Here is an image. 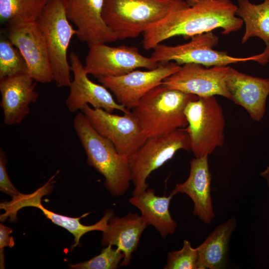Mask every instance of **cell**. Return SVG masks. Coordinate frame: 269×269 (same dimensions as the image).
I'll use <instances>...</instances> for the list:
<instances>
[{
  "mask_svg": "<svg viewBox=\"0 0 269 269\" xmlns=\"http://www.w3.org/2000/svg\"><path fill=\"white\" fill-rule=\"evenodd\" d=\"M238 6L230 0H199L193 6L175 10L143 33L145 50L176 36L185 38L220 28L228 34L239 30L244 22L236 16Z\"/></svg>",
  "mask_w": 269,
  "mask_h": 269,
  "instance_id": "obj_1",
  "label": "cell"
},
{
  "mask_svg": "<svg viewBox=\"0 0 269 269\" xmlns=\"http://www.w3.org/2000/svg\"><path fill=\"white\" fill-rule=\"evenodd\" d=\"M73 124L89 165L104 177V185L113 196L124 195L131 181L129 157L120 153L110 140L94 128L82 112L75 116Z\"/></svg>",
  "mask_w": 269,
  "mask_h": 269,
  "instance_id": "obj_2",
  "label": "cell"
},
{
  "mask_svg": "<svg viewBox=\"0 0 269 269\" xmlns=\"http://www.w3.org/2000/svg\"><path fill=\"white\" fill-rule=\"evenodd\" d=\"M189 6L183 0H104L103 18L117 38H134L171 12Z\"/></svg>",
  "mask_w": 269,
  "mask_h": 269,
  "instance_id": "obj_3",
  "label": "cell"
},
{
  "mask_svg": "<svg viewBox=\"0 0 269 269\" xmlns=\"http://www.w3.org/2000/svg\"><path fill=\"white\" fill-rule=\"evenodd\" d=\"M198 97L161 84L142 97L133 112L147 137L161 135L187 126L185 109Z\"/></svg>",
  "mask_w": 269,
  "mask_h": 269,
  "instance_id": "obj_4",
  "label": "cell"
},
{
  "mask_svg": "<svg viewBox=\"0 0 269 269\" xmlns=\"http://www.w3.org/2000/svg\"><path fill=\"white\" fill-rule=\"evenodd\" d=\"M44 39L53 72L58 87H69L71 67L67 50L77 31L68 19L63 0H50L36 21Z\"/></svg>",
  "mask_w": 269,
  "mask_h": 269,
  "instance_id": "obj_5",
  "label": "cell"
},
{
  "mask_svg": "<svg viewBox=\"0 0 269 269\" xmlns=\"http://www.w3.org/2000/svg\"><path fill=\"white\" fill-rule=\"evenodd\" d=\"M184 112L188 125L182 129L189 136L195 157L208 156L216 148L224 146L225 118L215 96L190 101Z\"/></svg>",
  "mask_w": 269,
  "mask_h": 269,
  "instance_id": "obj_6",
  "label": "cell"
},
{
  "mask_svg": "<svg viewBox=\"0 0 269 269\" xmlns=\"http://www.w3.org/2000/svg\"><path fill=\"white\" fill-rule=\"evenodd\" d=\"M180 149L191 151L188 134L182 129L167 134L148 137L129 157V164L134 189L133 196L147 190L146 179L150 174L171 159Z\"/></svg>",
  "mask_w": 269,
  "mask_h": 269,
  "instance_id": "obj_7",
  "label": "cell"
},
{
  "mask_svg": "<svg viewBox=\"0 0 269 269\" xmlns=\"http://www.w3.org/2000/svg\"><path fill=\"white\" fill-rule=\"evenodd\" d=\"M218 42V37L212 31L205 32L192 36L189 42L183 44L168 46L160 43L153 49L150 57L158 63L172 61L181 65L193 63L206 67L226 66L251 60L258 62L259 59V54L238 58L213 49Z\"/></svg>",
  "mask_w": 269,
  "mask_h": 269,
  "instance_id": "obj_8",
  "label": "cell"
},
{
  "mask_svg": "<svg viewBox=\"0 0 269 269\" xmlns=\"http://www.w3.org/2000/svg\"><path fill=\"white\" fill-rule=\"evenodd\" d=\"M81 111L94 128L110 140L122 154L129 157L147 138L139 119L133 112L120 116L88 104Z\"/></svg>",
  "mask_w": 269,
  "mask_h": 269,
  "instance_id": "obj_9",
  "label": "cell"
},
{
  "mask_svg": "<svg viewBox=\"0 0 269 269\" xmlns=\"http://www.w3.org/2000/svg\"><path fill=\"white\" fill-rule=\"evenodd\" d=\"M85 59L86 73L97 78L106 76H119L139 68L152 70L159 63L151 57H145L134 46H110L104 43L92 44Z\"/></svg>",
  "mask_w": 269,
  "mask_h": 269,
  "instance_id": "obj_10",
  "label": "cell"
},
{
  "mask_svg": "<svg viewBox=\"0 0 269 269\" xmlns=\"http://www.w3.org/2000/svg\"><path fill=\"white\" fill-rule=\"evenodd\" d=\"M180 67L181 65L174 62L159 63L154 69H136L123 75L102 77L98 79L114 94L118 103L130 110L136 107L148 92L161 84Z\"/></svg>",
  "mask_w": 269,
  "mask_h": 269,
  "instance_id": "obj_11",
  "label": "cell"
},
{
  "mask_svg": "<svg viewBox=\"0 0 269 269\" xmlns=\"http://www.w3.org/2000/svg\"><path fill=\"white\" fill-rule=\"evenodd\" d=\"M230 66L204 68L196 63H186L161 83L166 87L199 97L220 95L230 100L226 79Z\"/></svg>",
  "mask_w": 269,
  "mask_h": 269,
  "instance_id": "obj_12",
  "label": "cell"
},
{
  "mask_svg": "<svg viewBox=\"0 0 269 269\" xmlns=\"http://www.w3.org/2000/svg\"><path fill=\"white\" fill-rule=\"evenodd\" d=\"M7 36L22 55L28 74L34 81L41 83L53 81L47 46L36 22L8 26Z\"/></svg>",
  "mask_w": 269,
  "mask_h": 269,
  "instance_id": "obj_13",
  "label": "cell"
},
{
  "mask_svg": "<svg viewBox=\"0 0 269 269\" xmlns=\"http://www.w3.org/2000/svg\"><path fill=\"white\" fill-rule=\"evenodd\" d=\"M69 57L74 76L65 102L69 112L74 113L81 111L87 104L94 108L102 109L111 113L115 110L124 113L130 111L116 101L106 87L94 83L89 78L84 65L78 55L72 52Z\"/></svg>",
  "mask_w": 269,
  "mask_h": 269,
  "instance_id": "obj_14",
  "label": "cell"
},
{
  "mask_svg": "<svg viewBox=\"0 0 269 269\" xmlns=\"http://www.w3.org/2000/svg\"><path fill=\"white\" fill-rule=\"evenodd\" d=\"M67 16L75 25L76 36L88 46L118 40L102 15L104 0H63Z\"/></svg>",
  "mask_w": 269,
  "mask_h": 269,
  "instance_id": "obj_15",
  "label": "cell"
},
{
  "mask_svg": "<svg viewBox=\"0 0 269 269\" xmlns=\"http://www.w3.org/2000/svg\"><path fill=\"white\" fill-rule=\"evenodd\" d=\"M0 92L3 122L7 126L21 123L38 98L36 81L28 73L0 79Z\"/></svg>",
  "mask_w": 269,
  "mask_h": 269,
  "instance_id": "obj_16",
  "label": "cell"
},
{
  "mask_svg": "<svg viewBox=\"0 0 269 269\" xmlns=\"http://www.w3.org/2000/svg\"><path fill=\"white\" fill-rule=\"evenodd\" d=\"M230 100L243 107L256 122L264 118L269 95V79L253 77L230 67L226 79Z\"/></svg>",
  "mask_w": 269,
  "mask_h": 269,
  "instance_id": "obj_17",
  "label": "cell"
},
{
  "mask_svg": "<svg viewBox=\"0 0 269 269\" xmlns=\"http://www.w3.org/2000/svg\"><path fill=\"white\" fill-rule=\"evenodd\" d=\"M189 175L186 180L176 184L171 192L174 195L185 193L194 204L193 213L206 224L215 217L211 195V174L208 156L192 159L190 163Z\"/></svg>",
  "mask_w": 269,
  "mask_h": 269,
  "instance_id": "obj_18",
  "label": "cell"
},
{
  "mask_svg": "<svg viewBox=\"0 0 269 269\" xmlns=\"http://www.w3.org/2000/svg\"><path fill=\"white\" fill-rule=\"evenodd\" d=\"M148 225L140 215L130 212L123 217L114 215L111 218L106 229L103 232L102 244L115 246L122 251L124 258L120 267H127L131 263L144 230Z\"/></svg>",
  "mask_w": 269,
  "mask_h": 269,
  "instance_id": "obj_19",
  "label": "cell"
},
{
  "mask_svg": "<svg viewBox=\"0 0 269 269\" xmlns=\"http://www.w3.org/2000/svg\"><path fill=\"white\" fill-rule=\"evenodd\" d=\"M174 196L171 193L168 196H159L152 189L133 196L130 203L138 209L141 216L147 225L152 226L164 238L174 233L177 224L172 218L169 207Z\"/></svg>",
  "mask_w": 269,
  "mask_h": 269,
  "instance_id": "obj_20",
  "label": "cell"
},
{
  "mask_svg": "<svg viewBox=\"0 0 269 269\" xmlns=\"http://www.w3.org/2000/svg\"><path fill=\"white\" fill-rule=\"evenodd\" d=\"M237 0L236 15L242 18L245 24L242 42L245 43L254 36L262 39L266 47L263 53L259 54L258 62L265 65L269 61V0H264L258 4L252 3L249 0Z\"/></svg>",
  "mask_w": 269,
  "mask_h": 269,
  "instance_id": "obj_21",
  "label": "cell"
},
{
  "mask_svg": "<svg viewBox=\"0 0 269 269\" xmlns=\"http://www.w3.org/2000/svg\"><path fill=\"white\" fill-rule=\"evenodd\" d=\"M236 225L234 218L229 219L217 226L196 247L199 255V269H219L225 266L230 239Z\"/></svg>",
  "mask_w": 269,
  "mask_h": 269,
  "instance_id": "obj_22",
  "label": "cell"
},
{
  "mask_svg": "<svg viewBox=\"0 0 269 269\" xmlns=\"http://www.w3.org/2000/svg\"><path fill=\"white\" fill-rule=\"evenodd\" d=\"M42 193L39 191L34 192L28 199L26 206L39 209L45 217L53 223L63 227L71 233L74 236V243L72 249L79 245L81 238L86 233L93 231L104 232L108 226L110 219L114 215L113 210H108L98 222L91 225H84L80 222V220L90 213H86L79 218H72L53 212L45 208L41 204Z\"/></svg>",
  "mask_w": 269,
  "mask_h": 269,
  "instance_id": "obj_23",
  "label": "cell"
},
{
  "mask_svg": "<svg viewBox=\"0 0 269 269\" xmlns=\"http://www.w3.org/2000/svg\"><path fill=\"white\" fill-rule=\"evenodd\" d=\"M50 0H0L1 22L8 26L36 22Z\"/></svg>",
  "mask_w": 269,
  "mask_h": 269,
  "instance_id": "obj_24",
  "label": "cell"
},
{
  "mask_svg": "<svg viewBox=\"0 0 269 269\" xmlns=\"http://www.w3.org/2000/svg\"><path fill=\"white\" fill-rule=\"evenodd\" d=\"M28 73L26 63L19 50L7 38L0 41V79Z\"/></svg>",
  "mask_w": 269,
  "mask_h": 269,
  "instance_id": "obj_25",
  "label": "cell"
},
{
  "mask_svg": "<svg viewBox=\"0 0 269 269\" xmlns=\"http://www.w3.org/2000/svg\"><path fill=\"white\" fill-rule=\"evenodd\" d=\"M124 255L118 248L108 245L101 253L91 259L76 264H70L73 269H115L119 267Z\"/></svg>",
  "mask_w": 269,
  "mask_h": 269,
  "instance_id": "obj_26",
  "label": "cell"
},
{
  "mask_svg": "<svg viewBox=\"0 0 269 269\" xmlns=\"http://www.w3.org/2000/svg\"><path fill=\"white\" fill-rule=\"evenodd\" d=\"M199 255L197 248L192 247L185 240L183 247L177 251L169 252L164 269H199Z\"/></svg>",
  "mask_w": 269,
  "mask_h": 269,
  "instance_id": "obj_27",
  "label": "cell"
},
{
  "mask_svg": "<svg viewBox=\"0 0 269 269\" xmlns=\"http://www.w3.org/2000/svg\"><path fill=\"white\" fill-rule=\"evenodd\" d=\"M7 158L5 152L0 148V190L12 198L20 193L17 191L11 182L6 170Z\"/></svg>",
  "mask_w": 269,
  "mask_h": 269,
  "instance_id": "obj_28",
  "label": "cell"
},
{
  "mask_svg": "<svg viewBox=\"0 0 269 269\" xmlns=\"http://www.w3.org/2000/svg\"><path fill=\"white\" fill-rule=\"evenodd\" d=\"M12 230L4 225L0 224V267L4 269V256L3 249L6 247L12 248L14 246V239L9 235Z\"/></svg>",
  "mask_w": 269,
  "mask_h": 269,
  "instance_id": "obj_29",
  "label": "cell"
},
{
  "mask_svg": "<svg viewBox=\"0 0 269 269\" xmlns=\"http://www.w3.org/2000/svg\"><path fill=\"white\" fill-rule=\"evenodd\" d=\"M260 174L266 180L269 187V166H267L266 169L261 172Z\"/></svg>",
  "mask_w": 269,
  "mask_h": 269,
  "instance_id": "obj_30",
  "label": "cell"
},
{
  "mask_svg": "<svg viewBox=\"0 0 269 269\" xmlns=\"http://www.w3.org/2000/svg\"><path fill=\"white\" fill-rule=\"evenodd\" d=\"M199 0H186V1L189 6H193L198 2Z\"/></svg>",
  "mask_w": 269,
  "mask_h": 269,
  "instance_id": "obj_31",
  "label": "cell"
},
{
  "mask_svg": "<svg viewBox=\"0 0 269 269\" xmlns=\"http://www.w3.org/2000/svg\"><path fill=\"white\" fill-rule=\"evenodd\" d=\"M49 180H51V181H52L53 182V180L52 179H50ZM49 180H48V181H49ZM48 183H49V182H48ZM17 196H18V195H17ZM15 197H14V198H15ZM14 198L12 199V200H13ZM12 201L10 202V203H11V207H12V209H13L15 212H17V211H16L14 209V208L13 207L12 203Z\"/></svg>",
  "mask_w": 269,
  "mask_h": 269,
  "instance_id": "obj_32",
  "label": "cell"
},
{
  "mask_svg": "<svg viewBox=\"0 0 269 269\" xmlns=\"http://www.w3.org/2000/svg\"><path fill=\"white\" fill-rule=\"evenodd\" d=\"M50 179H52L53 180H54V178H53V177H51ZM48 182H49V181H48ZM50 187H51V186H50ZM15 197H16V196H15ZM13 198H12V199H13ZM10 202H9V207H10L11 210H12V211L13 212H14H14H15V211L12 209V207H11V203H10Z\"/></svg>",
  "mask_w": 269,
  "mask_h": 269,
  "instance_id": "obj_33",
  "label": "cell"
},
{
  "mask_svg": "<svg viewBox=\"0 0 269 269\" xmlns=\"http://www.w3.org/2000/svg\"><path fill=\"white\" fill-rule=\"evenodd\" d=\"M49 181H51V182H52V183H53V181H51V180H49ZM52 185H51V186H52ZM20 194H21V193H20ZM20 194H19V195H20ZM17 196H16V197H17ZM16 197H15V198H14L13 199V200H12V206H13V208H14V209H15V210H16V211H17V210H16L15 209V208H14V205H13V201H14V199H15V198Z\"/></svg>",
  "mask_w": 269,
  "mask_h": 269,
  "instance_id": "obj_34",
  "label": "cell"
}]
</instances>
